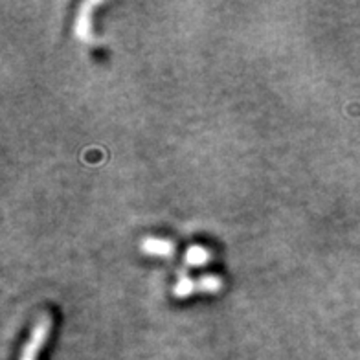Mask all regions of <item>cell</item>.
Wrapping results in <instances>:
<instances>
[{
  "instance_id": "1",
  "label": "cell",
  "mask_w": 360,
  "mask_h": 360,
  "mask_svg": "<svg viewBox=\"0 0 360 360\" xmlns=\"http://www.w3.org/2000/svg\"><path fill=\"white\" fill-rule=\"evenodd\" d=\"M50 327H52V318H50V314H44L37 322V326L34 327L32 335H30L28 342H26V346L22 349V355H20V360H37V353L46 342Z\"/></svg>"
},
{
  "instance_id": "2",
  "label": "cell",
  "mask_w": 360,
  "mask_h": 360,
  "mask_svg": "<svg viewBox=\"0 0 360 360\" xmlns=\"http://www.w3.org/2000/svg\"><path fill=\"white\" fill-rule=\"evenodd\" d=\"M142 248L146 254H151V256H169L173 252L171 243L166 239H155V237H149L142 243Z\"/></svg>"
},
{
  "instance_id": "3",
  "label": "cell",
  "mask_w": 360,
  "mask_h": 360,
  "mask_svg": "<svg viewBox=\"0 0 360 360\" xmlns=\"http://www.w3.org/2000/svg\"><path fill=\"white\" fill-rule=\"evenodd\" d=\"M96 2H90V4H85L81 8L79 19L76 22V35L83 41H89L90 39V10L96 8Z\"/></svg>"
},
{
  "instance_id": "4",
  "label": "cell",
  "mask_w": 360,
  "mask_h": 360,
  "mask_svg": "<svg viewBox=\"0 0 360 360\" xmlns=\"http://www.w3.org/2000/svg\"><path fill=\"white\" fill-rule=\"evenodd\" d=\"M186 261H188V265L200 266L210 261V252L202 247H190L186 252Z\"/></svg>"
},
{
  "instance_id": "5",
  "label": "cell",
  "mask_w": 360,
  "mask_h": 360,
  "mask_svg": "<svg viewBox=\"0 0 360 360\" xmlns=\"http://www.w3.org/2000/svg\"><path fill=\"white\" fill-rule=\"evenodd\" d=\"M193 289H195L193 280H191V278H188V276H182V278H180L175 285V296H179V298L190 296L191 290Z\"/></svg>"
},
{
  "instance_id": "6",
  "label": "cell",
  "mask_w": 360,
  "mask_h": 360,
  "mask_svg": "<svg viewBox=\"0 0 360 360\" xmlns=\"http://www.w3.org/2000/svg\"><path fill=\"white\" fill-rule=\"evenodd\" d=\"M221 280H219L217 276H202L199 281V287L206 292H215V290L221 289Z\"/></svg>"
}]
</instances>
